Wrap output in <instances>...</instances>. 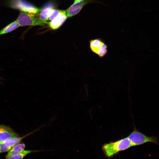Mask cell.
Segmentation results:
<instances>
[{"label": "cell", "mask_w": 159, "mask_h": 159, "mask_svg": "<svg viewBox=\"0 0 159 159\" xmlns=\"http://www.w3.org/2000/svg\"><path fill=\"white\" fill-rule=\"evenodd\" d=\"M84 0H74V3L80 2V1H82Z\"/></svg>", "instance_id": "15"}, {"label": "cell", "mask_w": 159, "mask_h": 159, "mask_svg": "<svg viewBox=\"0 0 159 159\" xmlns=\"http://www.w3.org/2000/svg\"><path fill=\"white\" fill-rule=\"evenodd\" d=\"M16 20L20 26H44L46 24L38 19L37 14H31L23 11H21Z\"/></svg>", "instance_id": "3"}, {"label": "cell", "mask_w": 159, "mask_h": 159, "mask_svg": "<svg viewBox=\"0 0 159 159\" xmlns=\"http://www.w3.org/2000/svg\"><path fill=\"white\" fill-rule=\"evenodd\" d=\"M54 5L52 2L48 3L42 8L40 9L39 11L37 13V15L38 19L42 21L47 23L48 15L50 11L54 9Z\"/></svg>", "instance_id": "10"}, {"label": "cell", "mask_w": 159, "mask_h": 159, "mask_svg": "<svg viewBox=\"0 0 159 159\" xmlns=\"http://www.w3.org/2000/svg\"><path fill=\"white\" fill-rule=\"evenodd\" d=\"M26 145L24 143H19L13 147L6 156V159L7 158L15 155L23 151Z\"/></svg>", "instance_id": "11"}, {"label": "cell", "mask_w": 159, "mask_h": 159, "mask_svg": "<svg viewBox=\"0 0 159 159\" xmlns=\"http://www.w3.org/2000/svg\"></svg>", "instance_id": "16"}, {"label": "cell", "mask_w": 159, "mask_h": 159, "mask_svg": "<svg viewBox=\"0 0 159 159\" xmlns=\"http://www.w3.org/2000/svg\"><path fill=\"white\" fill-rule=\"evenodd\" d=\"M42 151V150H24L20 153L10 157L6 159H23L25 156L29 154Z\"/></svg>", "instance_id": "13"}, {"label": "cell", "mask_w": 159, "mask_h": 159, "mask_svg": "<svg viewBox=\"0 0 159 159\" xmlns=\"http://www.w3.org/2000/svg\"><path fill=\"white\" fill-rule=\"evenodd\" d=\"M67 18L66 10H62L56 17L49 22V26L53 30L58 29L65 22Z\"/></svg>", "instance_id": "8"}, {"label": "cell", "mask_w": 159, "mask_h": 159, "mask_svg": "<svg viewBox=\"0 0 159 159\" xmlns=\"http://www.w3.org/2000/svg\"><path fill=\"white\" fill-rule=\"evenodd\" d=\"M90 2L89 0L74 3L66 10L67 17L72 16L77 14L85 5Z\"/></svg>", "instance_id": "9"}, {"label": "cell", "mask_w": 159, "mask_h": 159, "mask_svg": "<svg viewBox=\"0 0 159 159\" xmlns=\"http://www.w3.org/2000/svg\"><path fill=\"white\" fill-rule=\"evenodd\" d=\"M127 138L130 140L132 147L141 145L147 142H152L158 144L157 137L155 136H147L138 131L135 126L133 131Z\"/></svg>", "instance_id": "2"}, {"label": "cell", "mask_w": 159, "mask_h": 159, "mask_svg": "<svg viewBox=\"0 0 159 159\" xmlns=\"http://www.w3.org/2000/svg\"><path fill=\"white\" fill-rule=\"evenodd\" d=\"M131 147V143L127 137L115 141H111L105 143L102 145V149L105 157L110 158L120 152L127 150Z\"/></svg>", "instance_id": "1"}, {"label": "cell", "mask_w": 159, "mask_h": 159, "mask_svg": "<svg viewBox=\"0 0 159 159\" xmlns=\"http://www.w3.org/2000/svg\"><path fill=\"white\" fill-rule=\"evenodd\" d=\"M19 137L18 135L9 127L0 125V143L12 138Z\"/></svg>", "instance_id": "7"}, {"label": "cell", "mask_w": 159, "mask_h": 159, "mask_svg": "<svg viewBox=\"0 0 159 159\" xmlns=\"http://www.w3.org/2000/svg\"><path fill=\"white\" fill-rule=\"evenodd\" d=\"M9 5L11 8L31 14H37L40 10L25 0H9Z\"/></svg>", "instance_id": "4"}, {"label": "cell", "mask_w": 159, "mask_h": 159, "mask_svg": "<svg viewBox=\"0 0 159 159\" xmlns=\"http://www.w3.org/2000/svg\"><path fill=\"white\" fill-rule=\"evenodd\" d=\"M89 42L92 51L100 58L103 57L107 54L108 45L102 39L97 38L92 39Z\"/></svg>", "instance_id": "5"}, {"label": "cell", "mask_w": 159, "mask_h": 159, "mask_svg": "<svg viewBox=\"0 0 159 159\" xmlns=\"http://www.w3.org/2000/svg\"><path fill=\"white\" fill-rule=\"evenodd\" d=\"M62 10L52 9L49 12L48 15V20H52L56 17L61 12Z\"/></svg>", "instance_id": "14"}, {"label": "cell", "mask_w": 159, "mask_h": 159, "mask_svg": "<svg viewBox=\"0 0 159 159\" xmlns=\"http://www.w3.org/2000/svg\"><path fill=\"white\" fill-rule=\"evenodd\" d=\"M33 133V132L22 137H16L10 138L0 143V153L9 151L13 147L19 143L25 137Z\"/></svg>", "instance_id": "6"}, {"label": "cell", "mask_w": 159, "mask_h": 159, "mask_svg": "<svg viewBox=\"0 0 159 159\" xmlns=\"http://www.w3.org/2000/svg\"><path fill=\"white\" fill-rule=\"evenodd\" d=\"M20 26L16 20L4 27L0 31V35L11 32L16 29Z\"/></svg>", "instance_id": "12"}]
</instances>
